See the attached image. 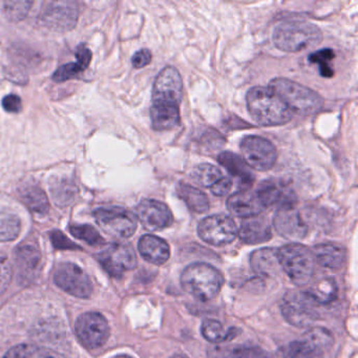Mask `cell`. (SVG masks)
I'll return each mask as SVG.
<instances>
[{"instance_id":"obj_25","label":"cell","mask_w":358,"mask_h":358,"mask_svg":"<svg viewBox=\"0 0 358 358\" xmlns=\"http://www.w3.org/2000/svg\"><path fill=\"white\" fill-rule=\"evenodd\" d=\"M150 118L152 127L156 131H171L180 124L179 106L166 103H152Z\"/></svg>"},{"instance_id":"obj_44","label":"cell","mask_w":358,"mask_h":358,"mask_svg":"<svg viewBox=\"0 0 358 358\" xmlns=\"http://www.w3.org/2000/svg\"><path fill=\"white\" fill-rule=\"evenodd\" d=\"M3 108L6 112L12 113V114H16L20 113L22 108V102L20 97L14 94H10V95L6 96L3 99Z\"/></svg>"},{"instance_id":"obj_5","label":"cell","mask_w":358,"mask_h":358,"mask_svg":"<svg viewBox=\"0 0 358 358\" xmlns=\"http://www.w3.org/2000/svg\"><path fill=\"white\" fill-rule=\"evenodd\" d=\"M282 271L297 286H305L313 278L315 259L311 249L299 243H291L278 250Z\"/></svg>"},{"instance_id":"obj_36","label":"cell","mask_w":358,"mask_h":358,"mask_svg":"<svg viewBox=\"0 0 358 358\" xmlns=\"http://www.w3.org/2000/svg\"><path fill=\"white\" fill-rule=\"evenodd\" d=\"M334 51L331 49H322L320 51L314 52L309 56V62L311 64H317L320 68V73L324 78H331L334 75L331 62L334 59Z\"/></svg>"},{"instance_id":"obj_33","label":"cell","mask_w":358,"mask_h":358,"mask_svg":"<svg viewBox=\"0 0 358 358\" xmlns=\"http://www.w3.org/2000/svg\"><path fill=\"white\" fill-rule=\"evenodd\" d=\"M284 358H324V351L303 339L289 343L285 349Z\"/></svg>"},{"instance_id":"obj_30","label":"cell","mask_w":358,"mask_h":358,"mask_svg":"<svg viewBox=\"0 0 358 358\" xmlns=\"http://www.w3.org/2000/svg\"><path fill=\"white\" fill-rule=\"evenodd\" d=\"M213 358H271V356L259 348L228 345L215 348Z\"/></svg>"},{"instance_id":"obj_28","label":"cell","mask_w":358,"mask_h":358,"mask_svg":"<svg viewBox=\"0 0 358 358\" xmlns=\"http://www.w3.org/2000/svg\"><path fill=\"white\" fill-rule=\"evenodd\" d=\"M50 190L54 202L57 206L66 207L74 201L77 194V187L72 180L68 178L51 179L50 181Z\"/></svg>"},{"instance_id":"obj_41","label":"cell","mask_w":358,"mask_h":358,"mask_svg":"<svg viewBox=\"0 0 358 358\" xmlns=\"http://www.w3.org/2000/svg\"><path fill=\"white\" fill-rule=\"evenodd\" d=\"M51 241L53 243L54 247L60 250H76L80 249V246L75 244L72 241L69 240L62 231L59 230H54L51 232Z\"/></svg>"},{"instance_id":"obj_34","label":"cell","mask_w":358,"mask_h":358,"mask_svg":"<svg viewBox=\"0 0 358 358\" xmlns=\"http://www.w3.org/2000/svg\"><path fill=\"white\" fill-rule=\"evenodd\" d=\"M221 178L222 171L217 166L209 163L196 165L192 171V179L203 187L210 188Z\"/></svg>"},{"instance_id":"obj_1","label":"cell","mask_w":358,"mask_h":358,"mask_svg":"<svg viewBox=\"0 0 358 358\" xmlns=\"http://www.w3.org/2000/svg\"><path fill=\"white\" fill-rule=\"evenodd\" d=\"M246 101L249 114L262 127H280L292 119V112L269 87H252Z\"/></svg>"},{"instance_id":"obj_37","label":"cell","mask_w":358,"mask_h":358,"mask_svg":"<svg viewBox=\"0 0 358 358\" xmlns=\"http://www.w3.org/2000/svg\"><path fill=\"white\" fill-rule=\"evenodd\" d=\"M70 232L75 238L85 241L91 246H100L106 243L99 232L91 225H71Z\"/></svg>"},{"instance_id":"obj_48","label":"cell","mask_w":358,"mask_h":358,"mask_svg":"<svg viewBox=\"0 0 358 358\" xmlns=\"http://www.w3.org/2000/svg\"><path fill=\"white\" fill-rule=\"evenodd\" d=\"M171 358H188V357H186L185 355H182V354H176V355L171 356Z\"/></svg>"},{"instance_id":"obj_38","label":"cell","mask_w":358,"mask_h":358,"mask_svg":"<svg viewBox=\"0 0 358 358\" xmlns=\"http://www.w3.org/2000/svg\"><path fill=\"white\" fill-rule=\"evenodd\" d=\"M32 5L33 1H6L3 12L11 22H22L28 16Z\"/></svg>"},{"instance_id":"obj_45","label":"cell","mask_w":358,"mask_h":358,"mask_svg":"<svg viewBox=\"0 0 358 358\" xmlns=\"http://www.w3.org/2000/svg\"><path fill=\"white\" fill-rule=\"evenodd\" d=\"M232 188V181L229 178L222 177L210 187L211 192L217 196H224L229 194Z\"/></svg>"},{"instance_id":"obj_21","label":"cell","mask_w":358,"mask_h":358,"mask_svg":"<svg viewBox=\"0 0 358 358\" xmlns=\"http://www.w3.org/2000/svg\"><path fill=\"white\" fill-rule=\"evenodd\" d=\"M138 249L142 257L154 265H163L171 257V248L166 241L152 234H145L140 238Z\"/></svg>"},{"instance_id":"obj_11","label":"cell","mask_w":358,"mask_h":358,"mask_svg":"<svg viewBox=\"0 0 358 358\" xmlns=\"http://www.w3.org/2000/svg\"><path fill=\"white\" fill-rule=\"evenodd\" d=\"M54 280L60 289L78 299H89L93 293L91 278L76 264H60L54 274Z\"/></svg>"},{"instance_id":"obj_13","label":"cell","mask_w":358,"mask_h":358,"mask_svg":"<svg viewBox=\"0 0 358 358\" xmlns=\"http://www.w3.org/2000/svg\"><path fill=\"white\" fill-rule=\"evenodd\" d=\"M78 15V5L74 1H52L41 12V22L50 30L66 32L76 26Z\"/></svg>"},{"instance_id":"obj_26","label":"cell","mask_w":358,"mask_h":358,"mask_svg":"<svg viewBox=\"0 0 358 358\" xmlns=\"http://www.w3.org/2000/svg\"><path fill=\"white\" fill-rule=\"evenodd\" d=\"M20 196L22 202L33 213L38 215H47L49 213L50 203L47 194L36 184H26L20 189Z\"/></svg>"},{"instance_id":"obj_22","label":"cell","mask_w":358,"mask_h":358,"mask_svg":"<svg viewBox=\"0 0 358 358\" xmlns=\"http://www.w3.org/2000/svg\"><path fill=\"white\" fill-rule=\"evenodd\" d=\"M217 162L232 176L238 179V183L248 189L255 183V176L250 167L245 163L242 157L230 152H223L217 157Z\"/></svg>"},{"instance_id":"obj_46","label":"cell","mask_w":358,"mask_h":358,"mask_svg":"<svg viewBox=\"0 0 358 358\" xmlns=\"http://www.w3.org/2000/svg\"><path fill=\"white\" fill-rule=\"evenodd\" d=\"M12 268L8 261L0 259V290H6L11 282Z\"/></svg>"},{"instance_id":"obj_18","label":"cell","mask_w":358,"mask_h":358,"mask_svg":"<svg viewBox=\"0 0 358 358\" xmlns=\"http://www.w3.org/2000/svg\"><path fill=\"white\" fill-rule=\"evenodd\" d=\"M15 263L20 282H32L41 269V251L33 245H20L15 250Z\"/></svg>"},{"instance_id":"obj_17","label":"cell","mask_w":358,"mask_h":358,"mask_svg":"<svg viewBox=\"0 0 358 358\" xmlns=\"http://www.w3.org/2000/svg\"><path fill=\"white\" fill-rule=\"evenodd\" d=\"M257 196L263 204L267 207H282L285 205H294V192L284 182L278 180H267L263 181L257 189Z\"/></svg>"},{"instance_id":"obj_23","label":"cell","mask_w":358,"mask_h":358,"mask_svg":"<svg viewBox=\"0 0 358 358\" xmlns=\"http://www.w3.org/2000/svg\"><path fill=\"white\" fill-rule=\"evenodd\" d=\"M250 266L255 273L268 278H273L282 271L278 250L273 248H262L253 251L250 255Z\"/></svg>"},{"instance_id":"obj_2","label":"cell","mask_w":358,"mask_h":358,"mask_svg":"<svg viewBox=\"0 0 358 358\" xmlns=\"http://www.w3.org/2000/svg\"><path fill=\"white\" fill-rule=\"evenodd\" d=\"M322 41V31L311 22L289 20L282 22L274 29V45L287 53H299L313 49Z\"/></svg>"},{"instance_id":"obj_40","label":"cell","mask_w":358,"mask_h":358,"mask_svg":"<svg viewBox=\"0 0 358 358\" xmlns=\"http://www.w3.org/2000/svg\"><path fill=\"white\" fill-rule=\"evenodd\" d=\"M83 72V69L77 62H70V64H64L56 70L53 74V80L55 83H64L70 79L76 78Z\"/></svg>"},{"instance_id":"obj_7","label":"cell","mask_w":358,"mask_h":358,"mask_svg":"<svg viewBox=\"0 0 358 358\" xmlns=\"http://www.w3.org/2000/svg\"><path fill=\"white\" fill-rule=\"evenodd\" d=\"M98 225L114 238H129L137 230V219L121 207H102L94 211Z\"/></svg>"},{"instance_id":"obj_42","label":"cell","mask_w":358,"mask_h":358,"mask_svg":"<svg viewBox=\"0 0 358 358\" xmlns=\"http://www.w3.org/2000/svg\"><path fill=\"white\" fill-rule=\"evenodd\" d=\"M75 56H76L77 64H79V66L83 71L87 70L89 68L90 64H91L92 57H93L91 50L87 45H80L77 48Z\"/></svg>"},{"instance_id":"obj_12","label":"cell","mask_w":358,"mask_h":358,"mask_svg":"<svg viewBox=\"0 0 358 358\" xmlns=\"http://www.w3.org/2000/svg\"><path fill=\"white\" fill-rule=\"evenodd\" d=\"M97 259L104 270L114 278H120L137 266V257L131 246L123 243L108 245L98 253Z\"/></svg>"},{"instance_id":"obj_9","label":"cell","mask_w":358,"mask_h":358,"mask_svg":"<svg viewBox=\"0 0 358 358\" xmlns=\"http://www.w3.org/2000/svg\"><path fill=\"white\" fill-rule=\"evenodd\" d=\"M198 234L207 244L225 246L236 240L238 227L229 215H209L199 223Z\"/></svg>"},{"instance_id":"obj_15","label":"cell","mask_w":358,"mask_h":358,"mask_svg":"<svg viewBox=\"0 0 358 358\" xmlns=\"http://www.w3.org/2000/svg\"><path fill=\"white\" fill-rule=\"evenodd\" d=\"M136 219L150 231H160L169 228L173 222L169 207L157 200L142 201L136 208Z\"/></svg>"},{"instance_id":"obj_10","label":"cell","mask_w":358,"mask_h":358,"mask_svg":"<svg viewBox=\"0 0 358 358\" xmlns=\"http://www.w3.org/2000/svg\"><path fill=\"white\" fill-rule=\"evenodd\" d=\"M76 335L87 349H98L108 341L110 330L108 320L97 312H87L76 322Z\"/></svg>"},{"instance_id":"obj_27","label":"cell","mask_w":358,"mask_h":358,"mask_svg":"<svg viewBox=\"0 0 358 358\" xmlns=\"http://www.w3.org/2000/svg\"><path fill=\"white\" fill-rule=\"evenodd\" d=\"M178 196L185 202L188 208L196 213H205L209 209V201L206 194L194 186L180 183L177 188Z\"/></svg>"},{"instance_id":"obj_8","label":"cell","mask_w":358,"mask_h":358,"mask_svg":"<svg viewBox=\"0 0 358 358\" xmlns=\"http://www.w3.org/2000/svg\"><path fill=\"white\" fill-rule=\"evenodd\" d=\"M242 159L250 169L257 171L271 169L278 159L275 146L265 138L248 136L241 142Z\"/></svg>"},{"instance_id":"obj_29","label":"cell","mask_w":358,"mask_h":358,"mask_svg":"<svg viewBox=\"0 0 358 358\" xmlns=\"http://www.w3.org/2000/svg\"><path fill=\"white\" fill-rule=\"evenodd\" d=\"M338 288L333 278H324L311 285L309 290L306 291L308 295L317 305H328L332 303L337 296Z\"/></svg>"},{"instance_id":"obj_32","label":"cell","mask_w":358,"mask_h":358,"mask_svg":"<svg viewBox=\"0 0 358 358\" xmlns=\"http://www.w3.org/2000/svg\"><path fill=\"white\" fill-rule=\"evenodd\" d=\"M22 229L20 219L10 210L0 209V242L16 240Z\"/></svg>"},{"instance_id":"obj_31","label":"cell","mask_w":358,"mask_h":358,"mask_svg":"<svg viewBox=\"0 0 358 358\" xmlns=\"http://www.w3.org/2000/svg\"><path fill=\"white\" fill-rule=\"evenodd\" d=\"M234 329H229L226 330L221 322L215 320H210L207 318L202 322L201 327V332H202L203 337L209 343H220L228 341V339L234 338L238 332H234Z\"/></svg>"},{"instance_id":"obj_20","label":"cell","mask_w":358,"mask_h":358,"mask_svg":"<svg viewBox=\"0 0 358 358\" xmlns=\"http://www.w3.org/2000/svg\"><path fill=\"white\" fill-rule=\"evenodd\" d=\"M238 236L245 244L257 245L268 242L272 238V229L269 222L262 215L243 220Z\"/></svg>"},{"instance_id":"obj_43","label":"cell","mask_w":358,"mask_h":358,"mask_svg":"<svg viewBox=\"0 0 358 358\" xmlns=\"http://www.w3.org/2000/svg\"><path fill=\"white\" fill-rule=\"evenodd\" d=\"M152 52L150 50L142 49L138 51L137 53L134 54L133 58H131V64H133L134 68L142 69L152 62Z\"/></svg>"},{"instance_id":"obj_49","label":"cell","mask_w":358,"mask_h":358,"mask_svg":"<svg viewBox=\"0 0 358 358\" xmlns=\"http://www.w3.org/2000/svg\"><path fill=\"white\" fill-rule=\"evenodd\" d=\"M115 358H133V357H131V356H127V355H119V356H116V357Z\"/></svg>"},{"instance_id":"obj_4","label":"cell","mask_w":358,"mask_h":358,"mask_svg":"<svg viewBox=\"0 0 358 358\" xmlns=\"http://www.w3.org/2000/svg\"><path fill=\"white\" fill-rule=\"evenodd\" d=\"M223 285L224 278L221 272L209 264H192L181 274L182 288L201 301L215 299Z\"/></svg>"},{"instance_id":"obj_19","label":"cell","mask_w":358,"mask_h":358,"mask_svg":"<svg viewBox=\"0 0 358 358\" xmlns=\"http://www.w3.org/2000/svg\"><path fill=\"white\" fill-rule=\"evenodd\" d=\"M227 208L234 217L244 220L261 215L266 207L257 196V192L243 189L229 196Z\"/></svg>"},{"instance_id":"obj_47","label":"cell","mask_w":358,"mask_h":358,"mask_svg":"<svg viewBox=\"0 0 358 358\" xmlns=\"http://www.w3.org/2000/svg\"><path fill=\"white\" fill-rule=\"evenodd\" d=\"M203 141H204V144L207 148L217 150V148H220L223 145L225 140L222 138L221 134L217 133V131L210 129V131H207V133L204 134V136H203Z\"/></svg>"},{"instance_id":"obj_39","label":"cell","mask_w":358,"mask_h":358,"mask_svg":"<svg viewBox=\"0 0 358 358\" xmlns=\"http://www.w3.org/2000/svg\"><path fill=\"white\" fill-rule=\"evenodd\" d=\"M306 341L315 345L316 347L324 349L330 347L333 343V337L328 330L324 328H313L306 334Z\"/></svg>"},{"instance_id":"obj_3","label":"cell","mask_w":358,"mask_h":358,"mask_svg":"<svg viewBox=\"0 0 358 358\" xmlns=\"http://www.w3.org/2000/svg\"><path fill=\"white\" fill-rule=\"evenodd\" d=\"M270 89L285 102L289 110L301 116L317 114L324 99L313 90L286 78H275L270 81Z\"/></svg>"},{"instance_id":"obj_24","label":"cell","mask_w":358,"mask_h":358,"mask_svg":"<svg viewBox=\"0 0 358 358\" xmlns=\"http://www.w3.org/2000/svg\"><path fill=\"white\" fill-rule=\"evenodd\" d=\"M314 259L320 265L329 269H341L347 261V250L345 247L334 243H322L313 249Z\"/></svg>"},{"instance_id":"obj_16","label":"cell","mask_w":358,"mask_h":358,"mask_svg":"<svg viewBox=\"0 0 358 358\" xmlns=\"http://www.w3.org/2000/svg\"><path fill=\"white\" fill-rule=\"evenodd\" d=\"M273 226L276 232L287 240L299 241L307 236V225L294 205L278 207Z\"/></svg>"},{"instance_id":"obj_14","label":"cell","mask_w":358,"mask_h":358,"mask_svg":"<svg viewBox=\"0 0 358 358\" xmlns=\"http://www.w3.org/2000/svg\"><path fill=\"white\" fill-rule=\"evenodd\" d=\"M182 92L183 85L179 71L173 66H166L159 73L155 80L152 103H166L179 106L182 100Z\"/></svg>"},{"instance_id":"obj_6","label":"cell","mask_w":358,"mask_h":358,"mask_svg":"<svg viewBox=\"0 0 358 358\" xmlns=\"http://www.w3.org/2000/svg\"><path fill=\"white\" fill-rule=\"evenodd\" d=\"M317 303L306 292L289 291L280 301V310L285 320L295 327H307L317 318Z\"/></svg>"},{"instance_id":"obj_35","label":"cell","mask_w":358,"mask_h":358,"mask_svg":"<svg viewBox=\"0 0 358 358\" xmlns=\"http://www.w3.org/2000/svg\"><path fill=\"white\" fill-rule=\"evenodd\" d=\"M3 358H52V355L43 348L22 343L10 349Z\"/></svg>"}]
</instances>
